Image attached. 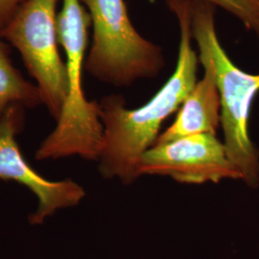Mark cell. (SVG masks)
I'll list each match as a JSON object with an SVG mask.
<instances>
[{
	"mask_svg": "<svg viewBox=\"0 0 259 259\" xmlns=\"http://www.w3.org/2000/svg\"><path fill=\"white\" fill-rule=\"evenodd\" d=\"M181 29L179 57L174 73L156 95L139 109L126 108L120 95L104 97L99 104L103 125L98 169L105 179H118L124 185L140 177L142 156L152 148L167 118L180 110L197 83L199 58L192 48L190 0H167Z\"/></svg>",
	"mask_w": 259,
	"mask_h": 259,
	"instance_id": "6da1fadb",
	"label": "cell"
},
{
	"mask_svg": "<svg viewBox=\"0 0 259 259\" xmlns=\"http://www.w3.org/2000/svg\"><path fill=\"white\" fill-rule=\"evenodd\" d=\"M191 37L199 60L211 63L221 101L224 144L242 180L251 187L259 185V153L249 134L251 104L259 93V74L243 71L227 55L215 30V6L205 0H190Z\"/></svg>",
	"mask_w": 259,
	"mask_h": 259,
	"instance_id": "7a4b0ae2",
	"label": "cell"
},
{
	"mask_svg": "<svg viewBox=\"0 0 259 259\" xmlns=\"http://www.w3.org/2000/svg\"><path fill=\"white\" fill-rule=\"evenodd\" d=\"M91 24L90 15L80 0H63L58 14V35L66 57L68 95L55 129L36 152L37 160L71 156L98 159L103 139L99 104L85 98L82 84Z\"/></svg>",
	"mask_w": 259,
	"mask_h": 259,
	"instance_id": "3957f363",
	"label": "cell"
},
{
	"mask_svg": "<svg viewBox=\"0 0 259 259\" xmlns=\"http://www.w3.org/2000/svg\"><path fill=\"white\" fill-rule=\"evenodd\" d=\"M93 27L92 48L84 68L94 78L128 87L156 77L164 66L162 51L141 37L129 19L124 0H80Z\"/></svg>",
	"mask_w": 259,
	"mask_h": 259,
	"instance_id": "277c9868",
	"label": "cell"
},
{
	"mask_svg": "<svg viewBox=\"0 0 259 259\" xmlns=\"http://www.w3.org/2000/svg\"><path fill=\"white\" fill-rule=\"evenodd\" d=\"M59 0H22L7 25L0 30L4 38L19 52L37 84L42 104L56 122L68 95L66 65L59 52Z\"/></svg>",
	"mask_w": 259,
	"mask_h": 259,
	"instance_id": "5b68a950",
	"label": "cell"
},
{
	"mask_svg": "<svg viewBox=\"0 0 259 259\" xmlns=\"http://www.w3.org/2000/svg\"><path fill=\"white\" fill-rule=\"evenodd\" d=\"M139 173L140 176L170 177L179 183L193 185L242 180L224 142L208 134L154 145L142 156Z\"/></svg>",
	"mask_w": 259,
	"mask_h": 259,
	"instance_id": "8992f818",
	"label": "cell"
},
{
	"mask_svg": "<svg viewBox=\"0 0 259 259\" xmlns=\"http://www.w3.org/2000/svg\"><path fill=\"white\" fill-rule=\"evenodd\" d=\"M24 123L25 108L20 105L11 106L0 117V180L17 182L37 197V209L29 215V223L36 226L59 209L80 204L85 192L71 180L49 181L28 163L17 141Z\"/></svg>",
	"mask_w": 259,
	"mask_h": 259,
	"instance_id": "52a82bcc",
	"label": "cell"
},
{
	"mask_svg": "<svg viewBox=\"0 0 259 259\" xmlns=\"http://www.w3.org/2000/svg\"><path fill=\"white\" fill-rule=\"evenodd\" d=\"M204 75L189 93L179 110L176 119L159 135L155 145L165 144L195 135H215L221 124V101L212 65L207 60H199Z\"/></svg>",
	"mask_w": 259,
	"mask_h": 259,
	"instance_id": "ba28073f",
	"label": "cell"
},
{
	"mask_svg": "<svg viewBox=\"0 0 259 259\" xmlns=\"http://www.w3.org/2000/svg\"><path fill=\"white\" fill-rule=\"evenodd\" d=\"M41 104L37 84L30 83L13 65L8 47L0 38V117L13 105L33 109Z\"/></svg>",
	"mask_w": 259,
	"mask_h": 259,
	"instance_id": "9c48e42d",
	"label": "cell"
},
{
	"mask_svg": "<svg viewBox=\"0 0 259 259\" xmlns=\"http://www.w3.org/2000/svg\"><path fill=\"white\" fill-rule=\"evenodd\" d=\"M227 10L259 37V0H205Z\"/></svg>",
	"mask_w": 259,
	"mask_h": 259,
	"instance_id": "30bf717a",
	"label": "cell"
},
{
	"mask_svg": "<svg viewBox=\"0 0 259 259\" xmlns=\"http://www.w3.org/2000/svg\"><path fill=\"white\" fill-rule=\"evenodd\" d=\"M22 0H0V30L7 25Z\"/></svg>",
	"mask_w": 259,
	"mask_h": 259,
	"instance_id": "8fae6325",
	"label": "cell"
}]
</instances>
